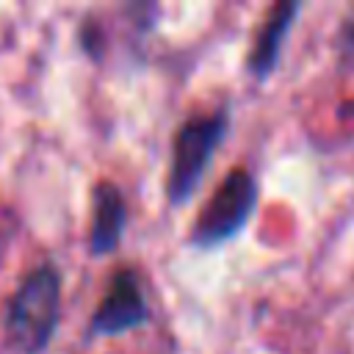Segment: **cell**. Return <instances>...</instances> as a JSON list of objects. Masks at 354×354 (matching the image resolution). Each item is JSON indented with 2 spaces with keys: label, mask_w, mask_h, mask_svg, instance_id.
Returning a JSON list of instances; mask_svg holds the SVG:
<instances>
[{
  "label": "cell",
  "mask_w": 354,
  "mask_h": 354,
  "mask_svg": "<svg viewBox=\"0 0 354 354\" xmlns=\"http://www.w3.org/2000/svg\"><path fill=\"white\" fill-rule=\"evenodd\" d=\"M61 299L64 277L53 263H39L19 279L3 315L6 337L19 354H41L50 346L61 321Z\"/></svg>",
  "instance_id": "obj_1"
},
{
  "label": "cell",
  "mask_w": 354,
  "mask_h": 354,
  "mask_svg": "<svg viewBox=\"0 0 354 354\" xmlns=\"http://www.w3.org/2000/svg\"><path fill=\"white\" fill-rule=\"evenodd\" d=\"M230 127V113L224 108L199 111L185 116L171 136V155L166 169V199L180 207L199 188L216 149L221 147Z\"/></svg>",
  "instance_id": "obj_2"
},
{
  "label": "cell",
  "mask_w": 354,
  "mask_h": 354,
  "mask_svg": "<svg viewBox=\"0 0 354 354\" xmlns=\"http://www.w3.org/2000/svg\"><path fill=\"white\" fill-rule=\"evenodd\" d=\"M257 196H260L257 177L246 166L230 169L221 177V183L213 188L210 199L199 207L194 227L188 232V243L196 249H216L230 238H235L252 218L257 207Z\"/></svg>",
  "instance_id": "obj_3"
},
{
  "label": "cell",
  "mask_w": 354,
  "mask_h": 354,
  "mask_svg": "<svg viewBox=\"0 0 354 354\" xmlns=\"http://www.w3.org/2000/svg\"><path fill=\"white\" fill-rule=\"evenodd\" d=\"M147 321H149V304L141 288V277L130 266L116 268L105 285L102 299L97 301L88 318V335L116 337L144 326Z\"/></svg>",
  "instance_id": "obj_4"
},
{
  "label": "cell",
  "mask_w": 354,
  "mask_h": 354,
  "mask_svg": "<svg viewBox=\"0 0 354 354\" xmlns=\"http://www.w3.org/2000/svg\"><path fill=\"white\" fill-rule=\"evenodd\" d=\"M127 230V199L113 180H97L91 188L88 252L94 257L116 252Z\"/></svg>",
  "instance_id": "obj_5"
},
{
  "label": "cell",
  "mask_w": 354,
  "mask_h": 354,
  "mask_svg": "<svg viewBox=\"0 0 354 354\" xmlns=\"http://www.w3.org/2000/svg\"><path fill=\"white\" fill-rule=\"evenodd\" d=\"M301 11L299 3L288 0V3H274L263 22L257 25L254 36H252V44H249V53H246V72L257 80H266L279 58H282V50H285V41H288V33L293 28V19L296 14Z\"/></svg>",
  "instance_id": "obj_6"
},
{
  "label": "cell",
  "mask_w": 354,
  "mask_h": 354,
  "mask_svg": "<svg viewBox=\"0 0 354 354\" xmlns=\"http://www.w3.org/2000/svg\"><path fill=\"white\" fill-rule=\"evenodd\" d=\"M337 50L343 53L346 61L354 58V8L346 14V19L340 22V33H337Z\"/></svg>",
  "instance_id": "obj_7"
}]
</instances>
